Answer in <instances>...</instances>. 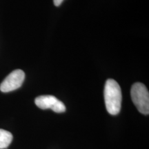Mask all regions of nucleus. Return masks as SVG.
Returning <instances> with one entry per match:
<instances>
[{"label":"nucleus","mask_w":149,"mask_h":149,"mask_svg":"<svg viewBox=\"0 0 149 149\" xmlns=\"http://www.w3.org/2000/svg\"><path fill=\"white\" fill-rule=\"evenodd\" d=\"M104 101L109 114L116 115L120 112L122 106V91L120 85L113 79L107 80L104 86Z\"/></svg>","instance_id":"1"},{"label":"nucleus","mask_w":149,"mask_h":149,"mask_svg":"<svg viewBox=\"0 0 149 149\" xmlns=\"http://www.w3.org/2000/svg\"><path fill=\"white\" fill-rule=\"evenodd\" d=\"M130 95L133 104L139 112L144 115L149 113V93L146 86L137 82L132 86Z\"/></svg>","instance_id":"2"},{"label":"nucleus","mask_w":149,"mask_h":149,"mask_svg":"<svg viewBox=\"0 0 149 149\" xmlns=\"http://www.w3.org/2000/svg\"><path fill=\"white\" fill-rule=\"evenodd\" d=\"M24 79L25 73L23 70H15L3 80L0 84V91L3 93H8L17 90L22 86Z\"/></svg>","instance_id":"3"},{"label":"nucleus","mask_w":149,"mask_h":149,"mask_svg":"<svg viewBox=\"0 0 149 149\" xmlns=\"http://www.w3.org/2000/svg\"><path fill=\"white\" fill-rule=\"evenodd\" d=\"M35 103L41 109H51L55 113H64L66 107L60 100L53 95H42L35 98Z\"/></svg>","instance_id":"4"},{"label":"nucleus","mask_w":149,"mask_h":149,"mask_svg":"<svg viewBox=\"0 0 149 149\" xmlns=\"http://www.w3.org/2000/svg\"><path fill=\"white\" fill-rule=\"evenodd\" d=\"M13 140V135L10 132L0 129V149L6 148Z\"/></svg>","instance_id":"5"},{"label":"nucleus","mask_w":149,"mask_h":149,"mask_svg":"<svg viewBox=\"0 0 149 149\" xmlns=\"http://www.w3.org/2000/svg\"><path fill=\"white\" fill-rule=\"evenodd\" d=\"M64 1V0H53L54 5H55V6H59Z\"/></svg>","instance_id":"6"}]
</instances>
